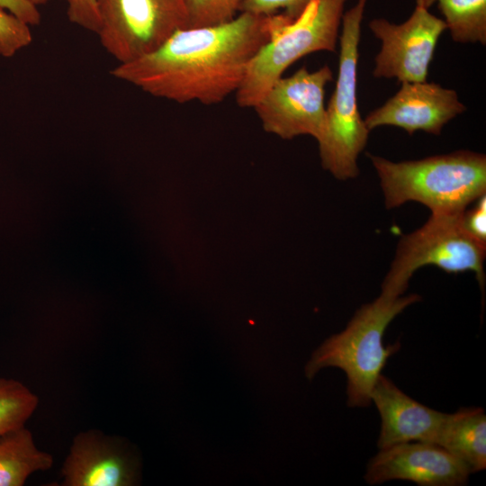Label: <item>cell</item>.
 Masks as SVG:
<instances>
[{"mask_svg": "<svg viewBox=\"0 0 486 486\" xmlns=\"http://www.w3.org/2000/svg\"><path fill=\"white\" fill-rule=\"evenodd\" d=\"M39 398L20 381L0 377V436L25 425Z\"/></svg>", "mask_w": 486, "mask_h": 486, "instance_id": "cell-17", "label": "cell"}, {"mask_svg": "<svg viewBox=\"0 0 486 486\" xmlns=\"http://www.w3.org/2000/svg\"><path fill=\"white\" fill-rule=\"evenodd\" d=\"M381 417L380 449L408 442L436 443L447 413L430 409L379 375L371 393Z\"/></svg>", "mask_w": 486, "mask_h": 486, "instance_id": "cell-13", "label": "cell"}, {"mask_svg": "<svg viewBox=\"0 0 486 486\" xmlns=\"http://www.w3.org/2000/svg\"><path fill=\"white\" fill-rule=\"evenodd\" d=\"M366 3L367 0H357L343 14L338 74L326 107L325 130L318 140L322 167L339 180L355 178L359 174L357 158L370 132L360 115L356 99L358 48Z\"/></svg>", "mask_w": 486, "mask_h": 486, "instance_id": "cell-4", "label": "cell"}, {"mask_svg": "<svg viewBox=\"0 0 486 486\" xmlns=\"http://www.w3.org/2000/svg\"><path fill=\"white\" fill-rule=\"evenodd\" d=\"M312 0H243L239 13L256 15L283 14L293 21L301 15Z\"/></svg>", "mask_w": 486, "mask_h": 486, "instance_id": "cell-20", "label": "cell"}, {"mask_svg": "<svg viewBox=\"0 0 486 486\" xmlns=\"http://www.w3.org/2000/svg\"><path fill=\"white\" fill-rule=\"evenodd\" d=\"M347 0H312L299 17L276 30L251 59L235 93L238 106L253 108L284 72L302 57L335 52Z\"/></svg>", "mask_w": 486, "mask_h": 486, "instance_id": "cell-5", "label": "cell"}, {"mask_svg": "<svg viewBox=\"0 0 486 486\" xmlns=\"http://www.w3.org/2000/svg\"><path fill=\"white\" fill-rule=\"evenodd\" d=\"M476 203L463 212L461 220L464 230L474 239L486 245V194L476 201Z\"/></svg>", "mask_w": 486, "mask_h": 486, "instance_id": "cell-22", "label": "cell"}, {"mask_svg": "<svg viewBox=\"0 0 486 486\" xmlns=\"http://www.w3.org/2000/svg\"><path fill=\"white\" fill-rule=\"evenodd\" d=\"M369 28L381 41L374 58V77L396 78L400 83L427 81L436 46L446 30L442 19L416 5L402 23L375 18Z\"/></svg>", "mask_w": 486, "mask_h": 486, "instance_id": "cell-9", "label": "cell"}, {"mask_svg": "<svg viewBox=\"0 0 486 486\" xmlns=\"http://www.w3.org/2000/svg\"><path fill=\"white\" fill-rule=\"evenodd\" d=\"M465 110L453 89L427 81L402 82L399 91L364 122L369 130L394 126L410 135L417 130L439 135L448 122Z\"/></svg>", "mask_w": 486, "mask_h": 486, "instance_id": "cell-11", "label": "cell"}, {"mask_svg": "<svg viewBox=\"0 0 486 486\" xmlns=\"http://www.w3.org/2000/svg\"><path fill=\"white\" fill-rule=\"evenodd\" d=\"M289 21L283 14L239 13L223 23L180 29L110 73L158 98L217 104L237 92L253 57Z\"/></svg>", "mask_w": 486, "mask_h": 486, "instance_id": "cell-1", "label": "cell"}, {"mask_svg": "<svg viewBox=\"0 0 486 486\" xmlns=\"http://www.w3.org/2000/svg\"><path fill=\"white\" fill-rule=\"evenodd\" d=\"M32 41L30 26L0 7V55L11 58Z\"/></svg>", "mask_w": 486, "mask_h": 486, "instance_id": "cell-19", "label": "cell"}, {"mask_svg": "<svg viewBox=\"0 0 486 486\" xmlns=\"http://www.w3.org/2000/svg\"><path fill=\"white\" fill-rule=\"evenodd\" d=\"M67 16L70 22L97 34L101 24L97 0H67Z\"/></svg>", "mask_w": 486, "mask_h": 486, "instance_id": "cell-21", "label": "cell"}, {"mask_svg": "<svg viewBox=\"0 0 486 486\" xmlns=\"http://www.w3.org/2000/svg\"><path fill=\"white\" fill-rule=\"evenodd\" d=\"M140 468L137 455L119 439L88 430L73 439L61 473L66 486H132Z\"/></svg>", "mask_w": 486, "mask_h": 486, "instance_id": "cell-12", "label": "cell"}, {"mask_svg": "<svg viewBox=\"0 0 486 486\" xmlns=\"http://www.w3.org/2000/svg\"><path fill=\"white\" fill-rule=\"evenodd\" d=\"M436 445L461 461L471 473L486 467V416L482 408L446 415Z\"/></svg>", "mask_w": 486, "mask_h": 486, "instance_id": "cell-14", "label": "cell"}, {"mask_svg": "<svg viewBox=\"0 0 486 486\" xmlns=\"http://www.w3.org/2000/svg\"><path fill=\"white\" fill-rule=\"evenodd\" d=\"M52 464L51 454L37 447L25 425L0 436V486H22L32 473Z\"/></svg>", "mask_w": 486, "mask_h": 486, "instance_id": "cell-15", "label": "cell"}, {"mask_svg": "<svg viewBox=\"0 0 486 486\" xmlns=\"http://www.w3.org/2000/svg\"><path fill=\"white\" fill-rule=\"evenodd\" d=\"M387 209L417 202L431 214H456L486 193V157L469 150L393 162L367 154Z\"/></svg>", "mask_w": 486, "mask_h": 486, "instance_id": "cell-2", "label": "cell"}, {"mask_svg": "<svg viewBox=\"0 0 486 486\" xmlns=\"http://www.w3.org/2000/svg\"><path fill=\"white\" fill-rule=\"evenodd\" d=\"M0 7L7 9L10 14L29 26H37L41 22L38 7L30 0H0Z\"/></svg>", "mask_w": 486, "mask_h": 486, "instance_id": "cell-23", "label": "cell"}, {"mask_svg": "<svg viewBox=\"0 0 486 486\" xmlns=\"http://www.w3.org/2000/svg\"><path fill=\"white\" fill-rule=\"evenodd\" d=\"M102 47L119 63L144 56L189 26L187 0H97Z\"/></svg>", "mask_w": 486, "mask_h": 486, "instance_id": "cell-7", "label": "cell"}, {"mask_svg": "<svg viewBox=\"0 0 486 486\" xmlns=\"http://www.w3.org/2000/svg\"><path fill=\"white\" fill-rule=\"evenodd\" d=\"M419 300L416 293L399 297L381 293L362 305L344 330L314 351L305 367L306 376L311 379L324 367L340 368L347 379V405L369 406L373 388L387 359L400 347V343L385 346L384 332L397 315Z\"/></svg>", "mask_w": 486, "mask_h": 486, "instance_id": "cell-3", "label": "cell"}, {"mask_svg": "<svg viewBox=\"0 0 486 486\" xmlns=\"http://www.w3.org/2000/svg\"><path fill=\"white\" fill-rule=\"evenodd\" d=\"M30 1L33 3L36 6L44 5L49 2V0H30Z\"/></svg>", "mask_w": 486, "mask_h": 486, "instance_id": "cell-25", "label": "cell"}, {"mask_svg": "<svg viewBox=\"0 0 486 486\" xmlns=\"http://www.w3.org/2000/svg\"><path fill=\"white\" fill-rule=\"evenodd\" d=\"M243 0H187L188 27H201L226 22L233 19Z\"/></svg>", "mask_w": 486, "mask_h": 486, "instance_id": "cell-18", "label": "cell"}, {"mask_svg": "<svg viewBox=\"0 0 486 486\" xmlns=\"http://www.w3.org/2000/svg\"><path fill=\"white\" fill-rule=\"evenodd\" d=\"M467 467L443 447L428 442H408L383 449L368 463L369 484L403 480L423 486H461L468 482Z\"/></svg>", "mask_w": 486, "mask_h": 486, "instance_id": "cell-10", "label": "cell"}, {"mask_svg": "<svg viewBox=\"0 0 486 486\" xmlns=\"http://www.w3.org/2000/svg\"><path fill=\"white\" fill-rule=\"evenodd\" d=\"M332 80L327 65L278 78L253 107L264 130L284 140L310 135L318 141L326 127L325 87Z\"/></svg>", "mask_w": 486, "mask_h": 486, "instance_id": "cell-8", "label": "cell"}, {"mask_svg": "<svg viewBox=\"0 0 486 486\" xmlns=\"http://www.w3.org/2000/svg\"><path fill=\"white\" fill-rule=\"evenodd\" d=\"M454 41L486 44V0H436Z\"/></svg>", "mask_w": 486, "mask_h": 486, "instance_id": "cell-16", "label": "cell"}, {"mask_svg": "<svg viewBox=\"0 0 486 486\" xmlns=\"http://www.w3.org/2000/svg\"><path fill=\"white\" fill-rule=\"evenodd\" d=\"M417 6H421L428 9L436 0H415Z\"/></svg>", "mask_w": 486, "mask_h": 486, "instance_id": "cell-24", "label": "cell"}, {"mask_svg": "<svg viewBox=\"0 0 486 486\" xmlns=\"http://www.w3.org/2000/svg\"><path fill=\"white\" fill-rule=\"evenodd\" d=\"M462 213L431 214L422 227L401 237L381 293L391 297L403 295L413 274L426 266L452 274L472 271L483 293L486 245L464 230Z\"/></svg>", "mask_w": 486, "mask_h": 486, "instance_id": "cell-6", "label": "cell"}]
</instances>
